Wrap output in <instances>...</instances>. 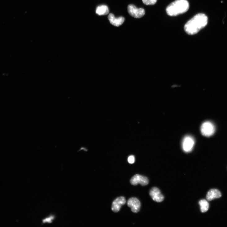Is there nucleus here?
<instances>
[{
    "label": "nucleus",
    "instance_id": "1",
    "mask_svg": "<svg viewBox=\"0 0 227 227\" xmlns=\"http://www.w3.org/2000/svg\"><path fill=\"white\" fill-rule=\"evenodd\" d=\"M207 20V17L205 14H198L186 23L184 27L185 31L190 35L195 34L205 27Z\"/></svg>",
    "mask_w": 227,
    "mask_h": 227
},
{
    "label": "nucleus",
    "instance_id": "2",
    "mask_svg": "<svg viewBox=\"0 0 227 227\" xmlns=\"http://www.w3.org/2000/svg\"><path fill=\"white\" fill-rule=\"evenodd\" d=\"M189 8L187 0H176L167 8V14L170 16H175L186 12Z\"/></svg>",
    "mask_w": 227,
    "mask_h": 227
},
{
    "label": "nucleus",
    "instance_id": "3",
    "mask_svg": "<svg viewBox=\"0 0 227 227\" xmlns=\"http://www.w3.org/2000/svg\"><path fill=\"white\" fill-rule=\"evenodd\" d=\"M201 132L202 134L206 137H210L215 133L216 128L215 125L212 122L209 121L204 122L201 127Z\"/></svg>",
    "mask_w": 227,
    "mask_h": 227
},
{
    "label": "nucleus",
    "instance_id": "4",
    "mask_svg": "<svg viewBox=\"0 0 227 227\" xmlns=\"http://www.w3.org/2000/svg\"><path fill=\"white\" fill-rule=\"evenodd\" d=\"M195 145L194 139L193 137L190 136L185 137L182 142V147L186 152L188 153L193 150Z\"/></svg>",
    "mask_w": 227,
    "mask_h": 227
},
{
    "label": "nucleus",
    "instance_id": "5",
    "mask_svg": "<svg viewBox=\"0 0 227 227\" xmlns=\"http://www.w3.org/2000/svg\"><path fill=\"white\" fill-rule=\"evenodd\" d=\"M128 11L129 14L135 18H142L145 14L144 9L137 8L133 5H129L128 6Z\"/></svg>",
    "mask_w": 227,
    "mask_h": 227
},
{
    "label": "nucleus",
    "instance_id": "6",
    "mask_svg": "<svg viewBox=\"0 0 227 227\" xmlns=\"http://www.w3.org/2000/svg\"><path fill=\"white\" fill-rule=\"evenodd\" d=\"M130 182L131 185L133 186H136L139 184L142 186H145L148 184L149 180L145 177L136 174L131 178Z\"/></svg>",
    "mask_w": 227,
    "mask_h": 227
},
{
    "label": "nucleus",
    "instance_id": "7",
    "mask_svg": "<svg viewBox=\"0 0 227 227\" xmlns=\"http://www.w3.org/2000/svg\"><path fill=\"white\" fill-rule=\"evenodd\" d=\"M150 195L152 199L156 202H161L164 200V196L161 194L159 189L156 187H153L151 190Z\"/></svg>",
    "mask_w": 227,
    "mask_h": 227
},
{
    "label": "nucleus",
    "instance_id": "8",
    "mask_svg": "<svg viewBox=\"0 0 227 227\" xmlns=\"http://www.w3.org/2000/svg\"><path fill=\"white\" fill-rule=\"evenodd\" d=\"M127 204L131 208L132 211L134 213H138L140 209L141 202L136 198H132L130 199L128 201Z\"/></svg>",
    "mask_w": 227,
    "mask_h": 227
},
{
    "label": "nucleus",
    "instance_id": "9",
    "mask_svg": "<svg viewBox=\"0 0 227 227\" xmlns=\"http://www.w3.org/2000/svg\"><path fill=\"white\" fill-rule=\"evenodd\" d=\"M126 203V200L124 197H120L117 198L113 202L112 205V210L114 212H119L122 206L124 205Z\"/></svg>",
    "mask_w": 227,
    "mask_h": 227
},
{
    "label": "nucleus",
    "instance_id": "10",
    "mask_svg": "<svg viewBox=\"0 0 227 227\" xmlns=\"http://www.w3.org/2000/svg\"><path fill=\"white\" fill-rule=\"evenodd\" d=\"M108 19L111 24L116 27H119L123 24L125 20L123 17L120 16L118 18H115L114 14L112 13L109 14Z\"/></svg>",
    "mask_w": 227,
    "mask_h": 227
},
{
    "label": "nucleus",
    "instance_id": "11",
    "mask_svg": "<svg viewBox=\"0 0 227 227\" xmlns=\"http://www.w3.org/2000/svg\"><path fill=\"white\" fill-rule=\"evenodd\" d=\"M221 196L220 192L216 189H212L209 190L206 196V199L208 201H211L215 199H218Z\"/></svg>",
    "mask_w": 227,
    "mask_h": 227
},
{
    "label": "nucleus",
    "instance_id": "12",
    "mask_svg": "<svg viewBox=\"0 0 227 227\" xmlns=\"http://www.w3.org/2000/svg\"><path fill=\"white\" fill-rule=\"evenodd\" d=\"M96 12L99 15H106L109 13V10L107 6L103 5L97 7Z\"/></svg>",
    "mask_w": 227,
    "mask_h": 227
},
{
    "label": "nucleus",
    "instance_id": "13",
    "mask_svg": "<svg viewBox=\"0 0 227 227\" xmlns=\"http://www.w3.org/2000/svg\"><path fill=\"white\" fill-rule=\"evenodd\" d=\"M200 206L201 211L202 213H205L207 211L209 207V204L205 200H201L199 202Z\"/></svg>",
    "mask_w": 227,
    "mask_h": 227
},
{
    "label": "nucleus",
    "instance_id": "14",
    "mask_svg": "<svg viewBox=\"0 0 227 227\" xmlns=\"http://www.w3.org/2000/svg\"><path fill=\"white\" fill-rule=\"evenodd\" d=\"M56 218L55 216L53 214L50 215L42 220V224L45 223H51Z\"/></svg>",
    "mask_w": 227,
    "mask_h": 227
},
{
    "label": "nucleus",
    "instance_id": "15",
    "mask_svg": "<svg viewBox=\"0 0 227 227\" xmlns=\"http://www.w3.org/2000/svg\"><path fill=\"white\" fill-rule=\"evenodd\" d=\"M157 0H142L143 3L146 5H154L155 4Z\"/></svg>",
    "mask_w": 227,
    "mask_h": 227
},
{
    "label": "nucleus",
    "instance_id": "16",
    "mask_svg": "<svg viewBox=\"0 0 227 227\" xmlns=\"http://www.w3.org/2000/svg\"><path fill=\"white\" fill-rule=\"evenodd\" d=\"M128 162L130 164H133L135 162V158L133 155L129 156L128 159Z\"/></svg>",
    "mask_w": 227,
    "mask_h": 227
}]
</instances>
